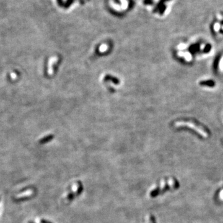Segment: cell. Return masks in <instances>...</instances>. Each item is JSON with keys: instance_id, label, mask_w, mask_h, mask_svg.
Listing matches in <instances>:
<instances>
[{"instance_id": "6da1fadb", "label": "cell", "mask_w": 223, "mask_h": 223, "mask_svg": "<svg viewBox=\"0 0 223 223\" xmlns=\"http://www.w3.org/2000/svg\"><path fill=\"white\" fill-rule=\"evenodd\" d=\"M176 125L177 126H182V125H184V126H187L191 128H193L194 130H196V131L199 132L200 133H201V135H202L205 136V137H206L207 135H206V133L204 131V130H202V128H200L199 126H196L194 123L191 122H188V121H178V122L176 123Z\"/></svg>"}, {"instance_id": "7a4b0ae2", "label": "cell", "mask_w": 223, "mask_h": 223, "mask_svg": "<svg viewBox=\"0 0 223 223\" xmlns=\"http://www.w3.org/2000/svg\"></svg>"}]
</instances>
